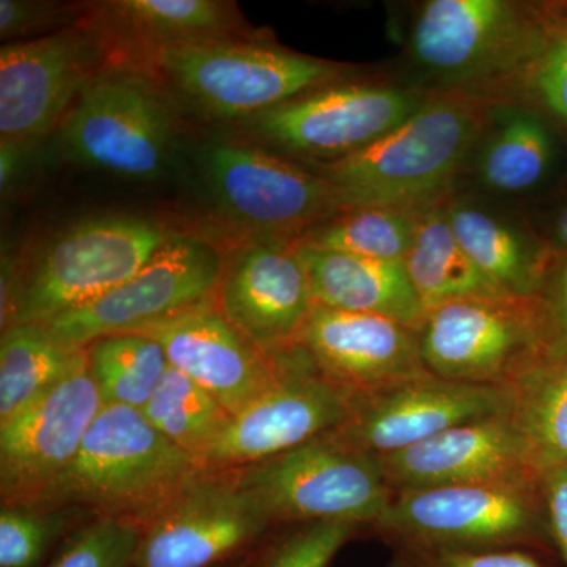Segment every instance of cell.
<instances>
[{"label": "cell", "mask_w": 567, "mask_h": 567, "mask_svg": "<svg viewBox=\"0 0 567 567\" xmlns=\"http://www.w3.org/2000/svg\"><path fill=\"white\" fill-rule=\"evenodd\" d=\"M391 548L525 550L558 558L539 473L514 480L394 492L369 525Z\"/></svg>", "instance_id": "1"}, {"label": "cell", "mask_w": 567, "mask_h": 567, "mask_svg": "<svg viewBox=\"0 0 567 567\" xmlns=\"http://www.w3.org/2000/svg\"><path fill=\"white\" fill-rule=\"evenodd\" d=\"M481 115L473 104H424L402 125L317 173L338 185L350 208L412 207L442 192L475 142Z\"/></svg>", "instance_id": "2"}, {"label": "cell", "mask_w": 567, "mask_h": 567, "mask_svg": "<svg viewBox=\"0 0 567 567\" xmlns=\"http://www.w3.org/2000/svg\"><path fill=\"white\" fill-rule=\"evenodd\" d=\"M153 66L182 99L218 118H251L336 85L344 66L251 40L212 41L159 51Z\"/></svg>", "instance_id": "3"}, {"label": "cell", "mask_w": 567, "mask_h": 567, "mask_svg": "<svg viewBox=\"0 0 567 567\" xmlns=\"http://www.w3.org/2000/svg\"><path fill=\"white\" fill-rule=\"evenodd\" d=\"M177 234L142 216L78 223L47 246L18 284L7 328L48 323L99 300L142 270Z\"/></svg>", "instance_id": "4"}, {"label": "cell", "mask_w": 567, "mask_h": 567, "mask_svg": "<svg viewBox=\"0 0 567 567\" xmlns=\"http://www.w3.org/2000/svg\"><path fill=\"white\" fill-rule=\"evenodd\" d=\"M199 465L159 434L142 410L104 404L76 457L44 494L106 509L156 513L197 477Z\"/></svg>", "instance_id": "5"}, {"label": "cell", "mask_w": 567, "mask_h": 567, "mask_svg": "<svg viewBox=\"0 0 567 567\" xmlns=\"http://www.w3.org/2000/svg\"><path fill=\"white\" fill-rule=\"evenodd\" d=\"M237 484L270 524L342 520L369 527L394 495L379 457L333 434L252 465Z\"/></svg>", "instance_id": "6"}, {"label": "cell", "mask_w": 567, "mask_h": 567, "mask_svg": "<svg viewBox=\"0 0 567 567\" xmlns=\"http://www.w3.org/2000/svg\"><path fill=\"white\" fill-rule=\"evenodd\" d=\"M173 136V110L158 85L122 66L93 76L62 125L70 159L134 178L162 173Z\"/></svg>", "instance_id": "7"}, {"label": "cell", "mask_w": 567, "mask_h": 567, "mask_svg": "<svg viewBox=\"0 0 567 567\" xmlns=\"http://www.w3.org/2000/svg\"><path fill=\"white\" fill-rule=\"evenodd\" d=\"M417 333L425 371L451 382L503 390L547 358L533 297L445 305L425 312Z\"/></svg>", "instance_id": "8"}, {"label": "cell", "mask_w": 567, "mask_h": 567, "mask_svg": "<svg viewBox=\"0 0 567 567\" xmlns=\"http://www.w3.org/2000/svg\"><path fill=\"white\" fill-rule=\"evenodd\" d=\"M216 207L257 233H308L349 210L346 194L319 173L238 142H215L200 158Z\"/></svg>", "instance_id": "9"}, {"label": "cell", "mask_w": 567, "mask_h": 567, "mask_svg": "<svg viewBox=\"0 0 567 567\" xmlns=\"http://www.w3.org/2000/svg\"><path fill=\"white\" fill-rule=\"evenodd\" d=\"M221 270V256L212 245L178 235L117 289L44 324L82 350L106 336L132 333L208 305Z\"/></svg>", "instance_id": "10"}, {"label": "cell", "mask_w": 567, "mask_h": 567, "mask_svg": "<svg viewBox=\"0 0 567 567\" xmlns=\"http://www.w3.org/2000/svg\"><path fill=\"white\" fill-rule=\"evenodd\" d=\"M353 394L320 374L300 346L281 377L230 417L203 464H260L341 427Z\"/></svg>", "instance_id": "11"}, {"label": "cell", "mask_w": 567, "mask_h": 567, "mask_svg": "<svg viewBox=\"0 0 567 567\" xmlns=\"http://www.w3.org/2000/svg\"><path fill=\"white\" fill-rule=\"evenodd\" d=\"M106 48L92 29L61 31L0 48V136L25 145L65 118L100 73Z\"/></svg>", "instance_id": "12"}, {"label": "cell", "mask_w": 567, "mask_h": 567, "mask_svg": "<svg viewBox=\"0 0 567 567\" xmlns=\"http://www.w3.org/2000/svg\"><path fill=\"white\" fill-rule=\"evenodd\" d=\"M420 107L415 95L399 89L342 84L306 93L246 121L249 132L268 144L334 162L393 132Z\"/></svg>", "instance_id": "13"}, {"label": "cell", "mask_w": 567, "mask_h": 567, "mask_svg": "<svg viewBox=\"0 0 567 567\" xmlns=\"http://www.w3.org/2000/svg\"><path fill=\"white\" fill-rule=\"evenodd\" d=\"M103 405L84 349L54 385L0 423L3 495L44 494L76 457Z\"/></svg>", "instance_id": "14"}, {"label": "cell", "mask_w": 567, "mask_h": 567, "mask_svg": "<svg viewBox=\"0 0 567 567\" xmlns=\"http://www.w3.org/2000/svg\"><path fill=\"white\" fill-rule=\"evenodd\" d=\"M506 410L499 388L451 382L432 374L413 377L353 394L341 427L331 432L347 445L375 457L398 453L454 425Z\"/></svg>", "instance_id": "15"}, {"label": "cell", "mask_w": 567, "mask_h": 567, "mask_svg": "<svg viewBox=\"0 0 567 567\" xmlns=\"http://www.w3.org/2000/svg\"><path fill=\"white\" fill-rule=\"evenodd\" d=\"M537 33L516 3L505 0H431L412 33L423 69L450 82L496 76L527 59Z\"/></svg>", "instance_id": "16"}, {"label": "cell", "mask_w": 567, "mask_h": 567, "mask_svg": "<svg viewBox=\"0 0 567 567\" xmlns=\"http://www.w3.org/2000/svg\"><path fill=\"white\" fill-rule=\"evenodd\" d=\"M268 525L237 483L197 476L153 513L134 567H207Z\"/></svg>", "instance_id": "17"}, {"label": "cell", "mask_w": 567, "mask_h": 567, "mask_svg": "<svg viewBox=\"0 0 567 567\" xmlns=\"http://www.w3.org/2000/svg\"><path fill=\"white\" fill-rule=\"evenodd\" d=\"M155 339L169 365L207 390L237 415L268 390L286 369L287 357H270L246 339L223 312L204 305L132 331Z\"/></svg>", "instance_id": "18"}, {"label": "cell", "mask_w": 567, "mask_h": 567, "mask_svg": "<svg viewBox=\"0 0 567 567\" xmlns=\"http://www.w3.org/2000/svg\"><path fill=\"white\" fill-rule=\"evenodd\" d=\"M298 346L317 371L352 394L427 374L416 327L316 305Z\"/></svg>", "instance_id": "19"}, {"label": "cell", "mask_w": 567, "mask_h": 567, "mask_svg": "<svg viewBox=\"0 0 567 567\" xmlns=\"http://www.w3.org/2000/svg\"><path fill=\"white\" fill-rule=\"evenodd\" d=\"M315 306L297 248L275 241L252 245L223 278V315L274 358L298 347Z\"/></svg>", "instance_id": "20"}, {"label": "cell", "mask_w": 567, "mask_h": 567, "mask_svg": "<svg viewBox=\"0 0 567 567\" xmlns=\"http://www.w3.org/2000/svg\"><path fill=\"white\" fill-rule=\"evenodd\" d=\"M379 461L393 492L514 480L539 473L505 410L454 425Z\"/></svg>", "instance_id": "21"}, {"label": "cell", "mask_w": 567, "mask_h": 567, "mask_svg": "<svg viewBox=\"0 0 567 567\" xmlns=\"http://www.w3.org/2000/svg\"><path fill=\"white\" fill-rule=\"evenodd\" d=\"M92 10L89 29L106 48L117 44L152 59L169 48L256 37L237 6L223 0H114Z\"/></svg>", "instance_id": "22"}, {"label": "cell", "mask_w": 567, "mask_h": 567, "mask_svg": "<svg viewBox=\"0 0 567 567\" xmlns=\"http://www.w3.org/2000/svg\"><path fill=\"white\" fill-rule=\"evenodd\" d=\"M305 265L315 303L361 312L420 328L425 311L404 260H379L353 254L295 246Z\"/></svg>", "instance_id": "23"}, {"label": "cell", "mask_w": 567, "mask_h": 567, "mask_svg": "<svg viewBox=\"0 0 567 567\" xmlns=\"http://www.w3.org/2000/svg\"><path fill=\"white\" fill-rule=\"evenodd\" d=\"M503 391L537 472L567 465V357L543 358Z\"/></svg>", "instance_id": "24"}, {"label": "cell", "mask_w": 567, "mask_h": 567, "mask_svg": "<svg viewBox=\"0 0 567 567\" xmlns=\"http://www.w3.org/2000/svg\"><path fill=\"white\" fill-rule=\"evenodd\" d=\"M405 267L424 311L476 298L506 297L473 264L446 212L421 213Z\"/></svg>", "instance_id": "25"}, {"label": "cell", "mask_w": 567, "mask_h": 567, "mask_svg": "<svg viewBox=\"0 0 567 567\" xmlns=\"http://www.w3.org/2000/svg\"><path fill=\"white\" fill-rule=\"evenodd\" d=\"M446 215L458 244L499 293L516 298L536 293L548 265L524 235L475 205L454 204Z\"/></svg>", "instance_id": "26"}, {"label": "cell", "mask_w": 567, "mask_h": 567, "mask_svg": "<svg viewBox=\"0 0 567 567\" xmlns=\"http://www.w3.org/2000/svg\"><path fill=\"white\" fill-rule=\"evenodd\" d=\"M82 350L66 346L44 323L7 328L0 342V423L54 385Z\"/></svg>", "instance_id": "27"}, {"label": "cell", "mask_w": 567, "mask_h": 567, "mask_svg": "<svg viewBox=\"0 0 567 567\" xmlns=\"http://www.w3.org/2000/svg\"><path fill=\"white\" fill-rule=\"evenodd\" d=\"M421 213L412 207H354L312 227L298 246L379 260H405Z\"/></svg>", "instance_id": "28"}, {"label": "cell", "mask_w": 567, "mask_h": 567, "mask_svg": "<svg viewBox=\"0 0 567 567\" xmlns=\"http://www.w3.org/2000/svg\"><path fill=\"white\" fill-rule=\"evenodd\" d=\"M142 413L159 434L199 464L233 417L218 399L173 365L164 372Z\"/></svg>", "instance_id": "29"}, {"label": "cell", "mask_w": 567, "mask_h": 567, "mask_svg": "<svg viewBox=\"0 0 567 567\" xmlns=\"http://www.w3.org/2000/svg\"><path fill=\"white\" fill-rule=\"evenodd\" d=\"M85 352L103 404L144 409L169 368L163 347L140 333L106 336Z\"/></svg>", "instance_id": "30"}, {"label": "cell", "mask_w": 567, "mask_h": 567, "mask_svg": "<svg viewBox=\"0 0 567 567\" xmlns=\"http://www.w3.org/2000/svg\"><path fill=\"white\" fill-rule=\"evenodd\" d=\"M550 158L546 126L529 115H514L488 142L480 173L483 182L498 192H524L544 177Z\"/></svg>", "instance_id": "31"}, {"label": "cell", "mask_w": 567, "mask_h": 567, "mask_svg": "<svg viewBox=\"0 0 567 567\" xmlns=\"http://www.w3.org/2000/svg\"><path fill=\"white\" fill-rule=\"evenodd\" d=\"M140 540L130 522L100 518L76 533L50 567H132Z\"/></svg>", "instance_id": "32"}, {"label": "cell", "mask_w": 567, "mask_h": 567, "mask_svg": "<svg viewBox=\"0 0 567 567\" xmlns=\"http://www.w3.org/2000/svg\"><path fill=\"white\" fill-rule=\"evenodd\" d=\"M63 527L58 514L44 516L24 507L0 513V567H35Z\"/></svg>", "instance_id": "33"}, {"label": "cell", "mask_w": 567, "mask_h": 567, "mask_svg": "<svg viewBox=\"0 0 567 567\" xmlns=\"http://www.w3.org/2000/svg\"><path fill=\"white\" fill-rule=\"evenodd\" d=\"M360 528L361 525L342 520L305 524L260 567H330L339 550Z\"/></svg>", "instance_id": "34"}, {"label": "cell", "mask_w": 567, "mask_h": 567, "mask_svg": "<svg viewBox=\"0 0 567 567\" xmlns=\"http://www.w3.org/2000/svg\"><path fill=\"white\" fill-rule=\"evenodd\" d=\"M386 567H546L544 558L525 550L461 551L442 548H391Z\"/></svg>", "instance_id": "35"}, {"label": "cell", "mask_w": 567, "mask_h": 567, "mask_svg": "<svg viewBox=\"0 0 567 567\" xmlns=\"http://www.w3.org/2000/svg\"><path fill=\"white\" fill-rule=\"evenodd\" d=\"M533 300L543 323L547 358L567 357V259L547 267Z\"/></svg>", "instance_id": "36"}, {"label": "cell", "mask_w": 567, "mask_h": 567, "mask_svg": "<svg viewBox=\"0 0 567 567\" xmlns=\"http://www.w3.org/2000/svg\"><path fill=\"white\" fill-rule=\"evenodd\" d=\"M71 21L69 7L59 3L0 0V37L3 41L33 35Z\"/></svg>", "instance_id": "37"}, {"label": "cell", "mask_w": 567, "mask_h": 567, "mask_svg": "<svg viewBox=\"0 0 567 567\" xmlns=\"http://www.w3.org/2000/svg\"><path fill=\"white\" fill-rule=\"evenodd\" d=\"M536 85L547 106L567 122V33L555 40L540 58Z\"/></svg>", "instance_id": "38"}, {"label": "cell", "mask_w": 567, "mask_h": 567, "mask_svg": "<svg viewBox=\"0 0 567 567\" xmlns=\"http://www.w3.org/2000/svg\"><path fill=\"white\" fill-rule=\"evenodd\" d=\"M539 481L555 550L567 566V465L540 470Z\"/></svg>", "instance_id": "39"}, {"label": "cell", "mask_w": 567, "mask_h": 567, "mask_svg": "<svg viewBox=\"0 0 567 567\" xmlns=\"http://www.w3.org/2000/svg\"><path fill=\"white\" fill-rule=\"evenodd\" d=\"M20 156L21 145L2 142V147H0V186H2V192L13 181L18 164H20Z\"/></svg>", "instance_id": "40"}, {"label": "cell", "mask_w": 567, "mask_h": 567, "mask_svg": "<svg viewBox=\"0 0 567 567\" xmlns=\"http://www.w3.org/2000/svg\"><path fill=\"white\" fill-rule=\"evenodd\" d=\"M557 240L559 245L567 248V205L557 221Z\"/></svg>", "instance_id": "41"}]
</instances>
